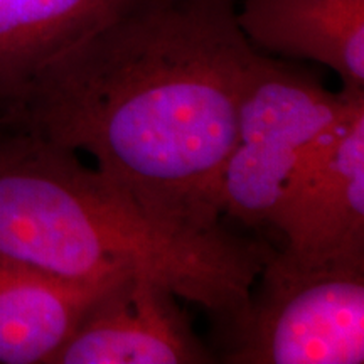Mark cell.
<instances>
[{
	"mask_svg": "<svg viewBox=\"0 0 364 364\" xmlns=\"http://www.w3.org/2000/svg\"><path fill=\"white\" fill-rule=\"evenodd\" d=\"M238 0H140L46 66L0 127L86 152L159 211L221 226L220 188L257 58Z\"/></svg>",
	"mask_w": 364,
	"mask_h": 364,
	"instance_id": "cell-1",
	"label": "cell"
},
{
	"mask_svg": "<svg viewBox=\"0 0 364 364\" xmlns=\"http://www.w3.org/2000/svg\"><path fill=\"white\" fill-rule=\"evenodd\" d=\"M272 248L159 211L76 152L0 127V257L65 280L149 277L211 317L226 351Z\"/></svg>",
	"mask_w": 364,
	"mask_h": 364,
	"instance_id": "cell-2",
	"label": "cell"
},
{
	"mask_svg": "<svg viewBox=\"0 0 364 364\" xmlns=\"http://www.w3.org/2000/svg\"><path fill=\"white\" fill-rule=\"evenodd\" d=\"M364 93H338L302 68L258 51L241 95L220 208L248 226L270 220L295 182L338 142Z\"/></svg>",
	"mask_w": 364,
	"mask_h": 364,
	"instance_id": "cell-3",
	"label": "cell"
},
{
	"mask_svg": "<svg viewBox=\"0 0 364 364\" xmlns=\"http://www.w3.org/2000/svg\"><path fill=\"white\" fill-rule=\"evenodd\" d=\"M252 292L243 331L220 361L231 364H361L363 268H297L273 252Z\"/></svg>",
	"mask_w": 364,
	"mask_h": 364,
	"instance_id": "cell-4",
	"label": "cell"
},
{
	"mask_svg": "<svg viewBox=\"0 0 364 364\" xmlns=\"http://www.w3.org/2000/svg\"><path fill=\"white\" fill-rule=\"evenodd\" d=\"M167 287L124 273L100 292L51 364H204L215 354Z\"/></svg>",
	"mask_w": 364,
	"mask_h": 364,
	"instance_id": "cell-5",
	"label": "cell"
},
{
	"mask_svg": "<svg viewBox=\"0 0 364 364\" xmlns=\"http://www.w3.org/2000/svg\"><path fill=\"white\" fill-rule=\"evenodd\" d=\"M270 225L285 236L277 253L289 265L364 270V110L295 182Z\"/></svg>",
	"mask_w": 364,
	"mask_h": 364,
	"instance_id": "cell-6",
	"label": "cell"
},
{
	"mask_svg": "<svg viewBox=\"0 0 364 364\" xmlns=\"http://www.w3.org/2000/svg\"><path fill=\"white\" fill-rule=\"evenodd\" d=\"M236 21L257 51L321 63L364 93V0H241Z\"/></svg>",
	"mask_w": 364,
	"mask_h": 364,
	"instance_id": "cell-7",
	"label": "cell"
},
{
	"mask_svg": "<svg viewBox=\"0 0 364 364\" xmlns=\"http://www.w3.org/2000/svg\"><path fill=\"white\" fill-rule=\"evenodd\" d=\"M117 275L65 280L0 257V364H51Z\"/></svg>",
	"mask_w": 364,
	"mask_h": 364,
	"instance_id": "cell-8",
	"label": "cell"
},
{
	"mask_svg": "<svg viewBox=\"0 0 364 364\" xmlns=\"http://www.w3.org/2000/svg\"><path fill=\"white\" fill-rule=\"evenodd\" d=\"M140 0H0V115L36 76Z\"/></svg>",
	"mask_w": 364,
	"mask_h": 364,
	"instance_id": "cell-9",
	"label": "cell"
}]
</instances>
